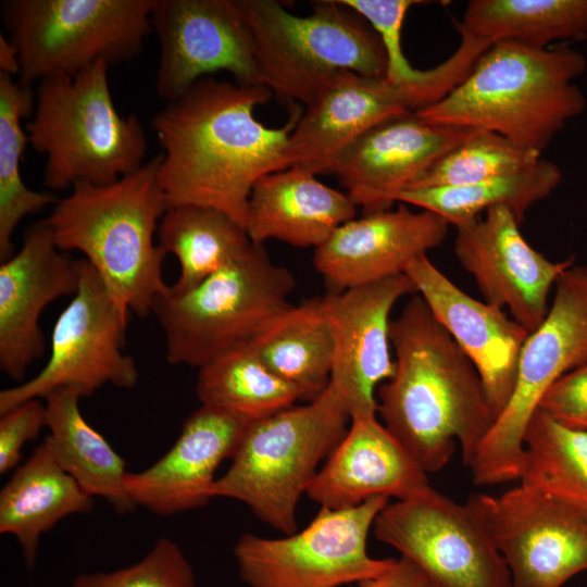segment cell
Here are the masks:
<instances>
[{"label":"cell","instance_id":"cell-1","mask_svg":"<svg viewBox=\"0 0 587 587\" xmlns=\"http://www.w3.org/2000/svg\"><path fill=\"white\" fill-rule=\"evenodd\" d=\"M271 96L262 85L202 78L153 116L151 125L163 148L158 183L167 209H215L245 228L253 185L290 167L289 137L302 114L291 103L285 125L265 126L254 110Z\"/></svg>","mask_w":587,"mask_h":587},{"label":"cell","instance_id":"cell-2","mask_svg":"<svg viewBox=\"0 0 587 587\" xmlns=\"http://www.w3.org/2000/svg\"><path fill=\"white\" fill-rule=\"evenodd\" d=\"M395 374L376 392L383 425L428 473L460 446L469 466L496 416L480 376L415 294L390 323Z\"/></svg>","mask_w":587,"mask_h":587},{"label":"cell","instance_id":"cell-3","mask_svg":"<svg viewBox=\"0 0 587 587\" xmlns=\"http://www.w3.org/2000/svg\"><path fill=\"white\" fill-rule=\"evenodd\" d=\"M586 67L584 54L569 46L497 41L454 89L416 113L432 123L496 133L541 154L584 112L586 99L575 79Z\"/></svg>","mask_w":587,"mask_h":587},{"label":"cell","instance_id":"cell-4","mask_svg":"<svg viewBox=\"0 0 587 587\" xmlns=\"http://www.w3.org/2000/svg\"><path fill=\"white\" fill-rule=\"evenodd\" d=\"M161 154L114 183L76 184L45 218L62 251H79L124 311L145 317L168 290L166 252L154 243L167 211L158 183Z\"/></svg>","mask_w":587,"mask_h":587},{"label":"cell","instance_id":"cell-5","mask_svg":"<svg viewBox=\"0 0 587 587\" xmlns=\"http://www.w3.org/2000/svg\"><path fill=\"white\" fill-rule=\"evenodd\" d=\"M107 62L75 76L39 82L28 143L46 157L43 186L53 191L76 184L107 185L138 171L147 152L135 115H121L111 95Z\"/></svg>","mask_w":587,"mask_h":587},{"label":"cell","instance_id":"cell-6","mask_svg":"<svg viewBox=\"0 0 587 587\" xmlns=\"http://www.w3.org/2000/svg\"><path fill=\"white\" fill-rule=\"evenodd\" d=\"M350 413L329 384L314 400L291 405L246 429L226 473L211 496L245 503L263 523L290 535L297 532L300 498L349 429Z\"/></svg>","mask_w":587,"mask_h":587},{"label":"cell","instance_id":"cell-7","mask_svg":"<svg viewBox=\"0 0 587 587\" xmlns=\"http://www.w3.org/2000/svg\"><path fill=\"white\" fill-rule=\"evenodd\" d=\"M251 35L260 84L309 105L341 72L385 77L387 55L372 26L339 0L312 1L298 16L274 0H238Z\"/></svg>","mask_w":587,"mask_h":587},{"label":"cell","instance_id":"cell-8","mask_svg":"<svg viewBox=\"0 0 587 587\" xmlns=\"http://www.w3.org/2000/svg\"><path fill=\"white\" fill-rule=\"evenodd\" d=\"M294 275L252 243L240 258L186 294L159 296L152 311L165 335L166 360L202 367L249 347L291 304Z\"/></svg>","mask_w":587,"mask_h":587},{"label":"cell","instance_id":"cell-9","mask_svg":"<svg viewBox=\"0 0 587 587\" xmlns=\"http://www.w3.org/2000/svg\"><path fill=\"white\" fill-rule=\"evenodd\" d=\"M155 0H10L2 4L20 58V82L75 76L142 50Z\"/></svg>","mask_w":587,"mask_h":587},{"label":"cell","instance_id":"cell-10","mask_svg":"<svg viewBox=\"0 0 587 587\" xmlns=\"http://www.w3.org/2000/svg\"><path fill=\"white\" fill-rule=\"evenodd\" d=\"M587 363V266L572 265L555 283L544 322L523 345L512 394L479 444L469 470L474 484L519 478L524 436L548 389Z\"/></svg>","mask_w":587,"mask_h":587},{"label":"cell","instance_id":"cell-11","mask_svg":"<svg viewBox=\"0 0 587 587\" xmlns=\"http://www.w3.org/2000/svg\"><path fill=\"white\" fill-rule=\"evenodd\" d=\"M388 503L378 496L353 508H321L307 527L282 538L245 533L233 549L239 576L249 587H339L377 576L395 559L372 558L366 542Z\"/></svg>","mask_w":587,"mask_h":587},{"label":"cell","instance_id":"cell-12","mask_svg":"<svg viewBox=\"0 0 587 587\" xmlns=\"http://www.w3.org/2000/svg\"><path fill=\"white\" fill-rule=\"evenodd\" d=\"M129 314L83 259L79 287L53 326L48 362L32 379L0 391V413L57 389H72L84 398L107 384L133 388L139 374L124 352Z\"/></svg>","mask_w":587,"mask_h":587},{"label":"cell","instance_id":"cell-13","mask_svg":"<svg viewBox=\"0 0 587 587\" xmlns=\"http://www.w3.org/2000/svg\"><path fill=\"white\" fill-rule=\"evenodd\" d=\"M373 533L415 563L433 587H511L505 561L476 513L432 486L388 503Z\"/></svg>","mask_w":587,"mask_h":587},{"label":"cell","instance_id":"cell-14","mask_svg":"<svg viewBox=\"0 0 587 587\" xmlns=\"http://www.w3.org/2000/svg\"><path fill=\"white\" fill-rule=\"evenodd\" d=\"M467 504L502 554L511 587H562L587 571V515L520 482Z\"/></svg>","mask_w":587,"mask_h":587},{"label":"cell","instance_id":"cell-15","mask_svg":"<svg viewBox=\"0 0 587 587\" xmlns=\"http://www.w3.org/2000/svg\"><path fill=\"white\" fill-rule=\"evenodd\" d=\"M151 29L160 45L155 90L165 101L218 71L230 73L238 85H261L238 0H155Z\"/></svg>","mask_w":587,"mask_h":587},{"label":"cell","instance_id":"cell-16","mask_svg":"<svg viewBox=\"0 0 587 587\" xmlns=\"http://www.w3.org/2000/svg\"><path fill=\"white\" fill-rule=\"evenodd\" d=\"M520 224L509 207H492L457 227L454 253L485 301L508 309L532 333L548 314L551 287L574 259L550 261L525 240Z\"/></svg>","mask_w":587,"mask_h":587},{"label":"cell","instance_id":"cell-17","mask_svg":"<svg viewBox=\"0 0 587 587\" xmlns=\"http://www.w3.org/2000/svg\"><path fill=\"white\" fill-rule=\"evenodd\" d=\"M417 294L407 274L323 296L334 339L330 382L351 421L376 417V390L395 374L390 313L407 295Z\"/></svg>","mask_w":587,"mask_h":587},{"label":"cell","instance_id":"cell-18","mask_svg":"<svg viewBox=\"0 0 587 587\" xmlns=\"http://www.w3.org/2000/svg\"><path fill=\"white\" fill-rule=\"evenodd\" d=\"M477 130L432 123L416 111L396 114L350 142L336 158L330 174L364 214L387 210L392 195L410 188Z\"/></svg>","mask_w":587,"mask_h":587},{"label":"cell","instance_id":"cell-19","mask_svg":"<svg viewBox=\"0 0 587 587\" xmlns=\"http://www.w3.org/2000/svg\"><path fill=\"white\" fill-rule=\"evenodd\" d=\"M82 259L60 250L45 220L30 226L22 248L0 265V369L22 380L45 351L39 325L43 309L58 298L75 295Z\"/></svg>","mask_w":587,"mask_h":587},{"label":"cell","instance_id":"cell-20","mask_svg":"<svg viewBox=\"0 0 587 587\" xmlns=\"http://www.w3.org/2000/svg\"><path fill=\"white\" fill-rule=\"evenodd\" d=\"M449 223L430 211L399 203L352 218L314 249L313 263L328 292L404 274L416 258L440 246Z\"/></svg>","mask_w":587,"mask_h":587},{"label":"cell","instance_id":"cell-21","mask_svg":"<svg viewBox=\"0 0 587 587\" xmlns=\"http://www.w3.org/2000/svg\"><path fill=\"white\" fill-rule=\"evenodd\" d=\"M404 274L477 370L497 419L512 394L529 332L504 310L461 290L427 254L412 261Z\"/></svg>","mask_w":587,"mask_h":587},{"label":"cell","instance_id":"cell-22","mask_svg":"<svg viewBox=\"0 0 587 587\" xmlns=\"http://www.w3.org/2000/svg\"><path fill=\"white\" fill-rule=\"evenodd\" d=\"M251 422L201 404L163 457L141 472L127 473L125 489L133 504L160 516L208 504L217 467L232 459Z\"/></svg>","mask_w":587,"mask_h":587},{"label":"cell","instance_id":"cell-23","mask_svg":"<svg viewBox=\"0 0 587 587\" xmlns=\"http://www.w3.org/2000/svg\"><path fill=\"white\" fill-rule=\"evenodd\" d=\"M288 142L291 166L330 174L339 153L379 122L421 103L409 88L385 77L341 72L305 107Z\"/></svg>","mask_w":587,"mask_h":587},{"label":"cell","instance_id":"cell-24","mask_svg":"<svg viewBox=\"0 0 587 587\" xmlns=\"http://www.w3.org/2000/svg\"><path fill=\"white\" fill-rule=\"evenodd\" d=\"M429 486L417 460L377 417H371L351 421L307 496L321 508L338 510L378 496L407 499Z\"/></svg>","mask_w":587,"mask_h":587},{"label":"cell","instance_id":"cell-25","mask_svg":"<svg viewBox=\"0 0 587 587\" xmlns=\"http://www.w3.org/2000/svg\"><path fill=\"white\" fill-rule=\"evenodd\" d=\"M357 204L321 183L316 175L291 166L262 176L252 187L245 229L253 243L276 239L298 248L321 246L354 218Z\"/></svg>","mask_w":587,"mask_h":587},{"label":"cell","instance_id":"cell-26","mask_svg":"<svg viewBox=\"0 0 587 587\" xmlns=\"http://www.w3.org/2000/svg\"><path fill=\"white\" fill-rule=\"evenodd\" d=\"M93 503L58 463L46 438L0 491V533L16 538L32 571L41 535L68 515L90 512Z\"/></svg>","mask_w":587,"mask_h":587},{"label":"cell","instance_id":"cell-27","mask_svg":"<svg viewBox=\"0 0 587 587\" xmlns=\"http://www.w3.org/2000/svg\"><path fill=\"white\" fill-rule=\"evenodd\" d=\"M82 397L72 389H57L45 399L47 438L61 467L91 497L103 498L118 514L136 507L126 489L125 460L96 430L79 410Z\"/></svg>","mask_w":587,"mask_h":587},{"label":"cell","instance_id":"cell-28","mask_svg":"<svg viewBox=\"0 0 587 587\" xmlns=\"http://www.w3.org/2000/svg\"><path fill=\"white\" fill-rule=\"evenodd\" d=\"M309 401L329 385L334 339L323 297L291 304L248 347Z\"/></svg>","mask_w":587,"mask_h":587},{"label":"cell","instance_id":"cell-29","mask_svg":"<svg viewBox=\"0 0 587 587\" xmlns=\"http://www.w3.org/2000/svg\"><path fill=\"white\" fill-rule=\"evenodd\" d=\"M160 247L176 257L180 272L167 292L179 296L245 254L252 246L246 229L211 208L178 205L163 215Z\"/></svg>","mask_w":587,"mask_h":587},{"label":"cell","instance_id":"cell-30","mask_svg":"<svg viewBox=\"0 0 587 587\" xmlns=\"http://www.w3.org/2000/svg\"><path fill=\"white\" fill-rule=\"evenodd\" d=\"M562 180L557 164L540 159L533 166L483 182L401 190L391 202L412 204L444 217L455 228L466 225L496 205L509 207L520 223L537 202L548 198Z\"/></svg>","mask_w":587,"mask_h":587},{"label":"cell","instance_id":"cell-31","mask_svg":"<svg viewBox=\"0 0 587 587\" xmlns=\"http://www.w3.org/2000/svg\"><path fill=\"white\" fill-rule=\"evenodd\" d=\"M455 24L491 45L513 40L545 49L587 39V0H472Z\"/></svg>","mask_w":587,"mask_h":587},{"label":"cell","instance_id":"cell-32","mask_svg":"<svg viewBox=\"0 0 587 587\" xmlns=\"http://www.w3.org/2000/svg\"><path fill=\"white\" fill-rule=\"evenodd\" d=\"M519 480L587 515V430L538 409L525 432Z\"/></svg>","mask_w":587,"mask_h":587},{"label":"cell","instance_id":"cell-33","mask_svg":"<svg viewBox=\"0 0 587 587\" xmlns=\"http://www.w3.org/2000/svg\"><path fill=\"white\" fill-rule=\"evenodd\" d=\"M196 392L201 404L255 421L301 399L297 388L273 373L250 348H241L199 369Z\"/></svg>","mask_w":587,"mask_h":587},{"label":"cell","instance_id":"cell-34","mask_svg":"<svg viewBox=\"0 0 587 587\" xmlns=\"http://www.w3.org/2000/svg\"><path fill=\"white\" fill-rule=\"evenodd\" d=\"M30 85L14 82L0 73V259L13 255L12 236L18 223L27 215L59 198L51 192L29 189L21 175V160L28 143L22 120L34 111Z\"/></svg>","mask_w":587,"mask_h":587},{"label":"cell","instance_id":"cell-35","mask_svg":"<svg viewBox=\"0 0 587 587\" xmlns=\"http://www.w3.org/2000/svg\"><path fill=\"white\" fill-rule=\"evenodd\" d=\"M360 14L380 38L387 55L385 78L411 89L423 108L445 98L470 73L471 58L455 50L446 61L427 71L414 68L401 46V29L409 9L423 1L415 0H339Z\"/></svg>","mask_w":587,"mask_h":587},{"label":"cell","instance_id":"cell-36","mask_svg":"<svg viewBox=\"0 0 587 587\" xmlns=\"http://www.w3.org/2000/svg\"><path fill=\"white\" fill-rule=\"evenodd\" d=\"M540 159L539 152L520 147L499 134L478 129L439 159L410 188L483 182L524 171Z\"/></svg>","mask_w":587,"mask_h":587},{"label":"cell","instance_id":"cell-37","mask_svg":"<svg viewBox=\"0 0 587 587\" xmlns=\"http://www.w3.org/2000/svg\"><path fill=\"white\" fill-rule=\"evenodd\" d=\"M71 587H197L193 570L179 546L159 538L138 562L112 572L79 574Z\"/></svg>","mask_w":587,"mask_h":587},{"label":"cell","instance_id":"cell-38","mask_svg":"<svg viewBox=\"0 0 587 587\" xmlns=\"http://www.w3.org/2000/svg\"><path fill=\"white\" fill-rule=\"evenodd\" d=\"M47 426L46 404L39 399L24 401L0 413V474L17 467L24 445Z\"/></svg>","mask_w":587,"mask_h":587},{"label":"cell","instance_id":"cell-39","mask_svg":"<svg viewBox=\"0 0 587 587\" xmlns=\"http://www.w3.org/2000/svg\"><path fill=\"white\" fill-rule=\"evenodd\" d=\"M539 410L565 426L587 430V363L560 377L541 399Z\"/></svg>","mask_w":587,"mask_h":587},{"label":"cell","instance_id":"cell-40","mask_svg":"<svg viewBox=\"0 0 587 587\" xmlns=\"http://www.w3.org/2000/svg\"><path fill=\"white\" fill-rule=\"evenodd\" d=\"M352 587H433L424 572L411 560L400 557L384 573L363 579Z\"/></svg>","mask_w":587,"mask_h":587},{"label":"cell","instance_id":"cell-41","mask_svg":"<svg viewBox=\"0 0 587 587\" xmlns=\"http://www.w3.org/2000/svg\"><path fill=\"white\" fill-rule=\"evenodd\" d=\"M0 73L12 77L20 75L18 52L11 40L2 34L0 35Z\"/></svg>","mask_w":587,"mask_h":587},{"label":"cell","instance_id":"cell-42","mask_svg":"<svg viewBox=\"0 0 587 587\" xmlns=\"http://www.w3.org/2000/svg\"><path fill=\"white\" fill-rule=\"evenodd\" d=\"M586 190H587V187H586Z\"/></svg>","mask_w":587,"mask_h":587}]
</instances>
